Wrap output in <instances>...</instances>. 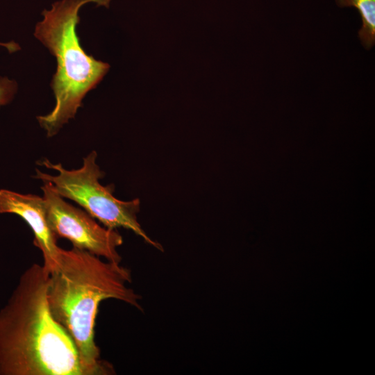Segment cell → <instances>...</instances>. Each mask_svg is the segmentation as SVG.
Masks as SVG:
<instances>
[{
	"label": "cell",
	"instance_id": "obj_5",
	"mask_svg": "<svg viewBox=\"0 0 375 375\" xmlns=\"http://www.w3.org/2000/svg\"><path fill=\"white\" fill-rule=\"evenodd\" d=\"M43 183L47 221L56 237L105 260L121 262L117 248L123 244V238L117 229L101 226L86 211L67 203L49 182Z\"/></svg>",
	"mask_w": 375,
	"mask_h": 375
},
{
	"label": "cell",
	"instance_id": "obj_3",
	"mask_svg": "<svg viewBox=\"0 0 375 375\" xmlns=\"http://www.w3.org/2000/svg\"><path fill=\"white\" fill-rule=\"evenodd\" d=\"M110 0H61L42 12L43 19L35 25L34 35L55 56L56 72L51 83L56 104L51 112L37 117L48 138L74 118L86 94L108 72V63L88 55L79 43L76 28L78 12L86 3L109 7Z\"/></svg>",
	"mask_w": 375,
	"mask_h": 375
},
{
	"label": "cell",
	"instance_id": "obj_6",
	"mask_svg": "<svg viewBox=\"0 0 375 375\" xmlns=\"http://www.w3.org/2000/svg\"><path fill=\"white\" fill-rule=\"evenodd\" d=\"M0 213H12L23 219L34 235L33 243L42 252L43 267L49 274L58 262L61 248L47 221L44 199L38 195L0 190Z\"/></svg>",
	"mask_w": 375,
	"mask_h": 375
},
{
	"label": "cell",
	"instance_id": "obj_8",
	"mask_svg": "<svg viewBox=\"0 0 375 375\" xmlns=\"http://www.w3.org/2000/svg\"><path fill=\"white\" fill-rule=\"evenodd\" d=\"M0 45L6 47L10 53L19 49V46L12 42H0ZM17 88V83L15 81L0 76V107L9 103L12 100Z\"/></svg>",
	"mask_w": 375,
	"mask_h": 375
},
{
	"label": "cell",
	"instance_id": "obj_4",
	"mask_svg": "<svg viewBox=\"0 0 375 375\" xmlns=\"http://www.w3.org/2000/svg\"><path fill=\"white\" fill-rule=\"evenodd\" d=\"M97 152L92 151L83 158L80 168L70 170L60 163L54 164L44 159L41 164L58 174L51 175L36 169L33 176L43 182H49L56 193L78 204L106 228L130 230L149 245L163 251L161 244L152 240L138 221L140 199L119 200L113 195V184L104 186L100 183L99 180L104 177L105 173L97 165Z\"/></svg>",
	"mask_w": 375,
	"mask_h": 375
},
{
	"label": "cell",
	"instance_id": "obj_7",
	"mask_svg": "<svg viewBox=\"0 0 375 375\" xmlns=\"http://www.w3.org/2000/svg\"><path fill=\"white\" fill-rule=\"evenodd\" d=\"M342 7H355L360 14L362 22L358 35L366 49L374 46L375 42V0H336Z\"/></svg>",
	"mask_w": 375,
	"mask_h": 375
},
{
	"label": "cell",
	"instance_id": "obj_2",
	"mask_svg": "<svg viewBox=\"0 0 375 375\" xmlns=\"http://www.w3.org/2000/svg\"><path fill=\"white\" fill-rule=\"evenodd\" d=\"M48 277L31 265L0 309V375H92L49 311Z\"/></svg>",
	"mask_w": 375,
	"mask_h": 375
},
{
	"label": "cell",
	"instance_id": "obj_1",
	"mask_svg": "<svg viewBox=\"0 0 375 375\" xmlns=\"http://www.w3.org/2000/svg\"><path fill=\"white\" fill-rule=\"evenodd\" d=\"M131 282V270L120 262L74 247L61 248L58 262L49 273V311L73 341L81 362L92 375L115 374L112 365L100 358L94 340L100 303L113 299L142 310V297L128 286Z\"/></svg>",
	"mask_w": 375,
	"mask_h": 375
}]
</instances>
